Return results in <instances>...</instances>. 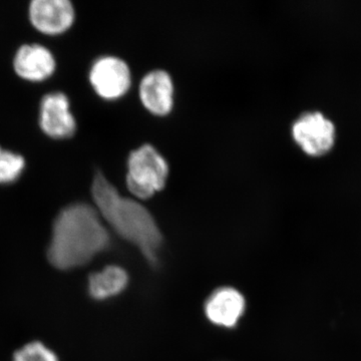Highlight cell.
<instances>
[{"instance_id":"7","label":"cell","mask_w":361,"mask_h":361,"mask_svg":"<svg viewBox=\"0 0 361 361\" xmlns=\"http://www.w3.org/2000/svg\"><path fill=\"white\" fill-rule=\"evenodd\" d=\"M28 16L35 30L47 35H58L70 30L75 13L68 0H33Z\"/></svg>"},{"instance_id":"10","label":"cell","mask_w":361,"mask_h":361,"mask_svg":"<svg viewBox=\"0 0 361 361\" xmlns=\"http://www.w3.org/2000/svg\"><path fill=\"white\" fill-rule=\"evenodd\" d=\"M174 85L167 71H149L140 85V97L147 110L154 115L165 116L174 104Z\"/></svg>"},{"instance_id":"4","label":"cell","mask_w":361,"mask_h":361,"mask_svg":"<svg viewBox=\"0 0 361 361\" xmlns=\"http://www.w3.org/2000/svg\"><path fill=\"white\" fill-rule=\"evenodd\" d=\"M129 66L116 56H102L97 59L90 71V82L92 89L104 99H116L130 90Z\"/></svg>"},{"instance_id":"12","label":"cell","mask_w":361,"mask_h":361,"mask_svg":"<svg viewBox=\"0 0 361 361\" xmlns=\"http://www.w3.org/2000/svg\"><path fill=\"white\" fill-rule=\"evenodd\" d=\"M25 168V160L20 154L0 146V184H9L18 179Z\"/></svg>"},{"instance_id":"1","label":"cell","mask_w":361,"mask_h":361,"mask_svg":"<svg viewBox=\"0 0 361 361\" xmlns=\"http://www.w3.org/2000/svg\"><path fill=\"white\" fill-rule=\"evenodd\" d=\"M108 230L94 207L73 203L65 207L52 225L47 257L61 270L80 267L109 248Z\"/></svg>"},{"instance_id":"5","label":"cell","mask_w":361,"mask_h":361,"mask_svg":"<svg viewBox=\"0 0 361 361\" xmlns=\"http://www.w3.org/2000/svg\"><path fill=\"white\" fill-rule=\"evenodd\" d=\"M292 135L306 154L322 156L334 147L336 127L322 113L304 114L294 123Z\"/></svg>"},{"instance_id":"2","label":"cell","mask_w":361,"mask_h":361,"mask_svg":"<svg viewBox=\"0 0 361 361\" xmlns=\"http://www.w3.org/2000/svg\"><path fill=\"white\" fill-rule=\"evenodd\" d=\"M92 196L99 216L122 238L137 246L148 262L156 265L163 237L148 209L121 195L102 172H97L92 180Z\"/></svg>"},{"instance_id":"9","label":"cell","mask_w":361,"mask_h":361,"mask_svg":"<svg viewBox=\"0 0 361 361\" xmlns=\"http://www.w3.org/2000/svg\"><path fill=\"white\" fill-rule=\"evenodd\" d=\"M56 68V59L49 49L40 44H25L13 59L16 75L28 82H42L51 77Z\"/></svg>"},{"instance_id":"6","label":"cell","mask_w":361,"mask_h":361,"mask_svg":"<svg viewBox=\"0 0 361 361\" xmlns=\"http://www.w3.org/2000/svg\"><path fill=\"white\" fill-rule=\"evenodd\" d=\"M40 129L54 139H68L77 130V122L71 111L70 99L63 92L45 94L40 102Z\"/></svg>"},{"instance_id":"11","label":"cell","mask_w":361,"mask_h":361,"mask_svg":"<svg viewBox=\"0 0 361 361\" xmlns=\"http://www.w3.org/2000/svg\"><path fill=\"white\" fill-rule=\"evenodd\" d=\"M129 283L127 271L120 266H106L103 270L90 275V295L96 300H106L122 293Z\"/></svg>"},{"instance_id":"8","label":"cell","mask_w":361,"mask_h":361,"mask_svg":"<svg viewBox=\"0 0 361 361\" xmlns=\"http://www.w3.org/2000/svg\"><path fill=\"white\" fill-rule=\"evenodd\" d=\"M245 307V299L238 290L232 287H222L207 299L205 314L213 324L233 329L239 322Z\"/></svg>"},{"instance_id":"3","label":"cell","mask_w":361,"mask_h":361,"mask_svg":"<svg viewBox=\"0 0 361 361\" xmlns=\"http://www.w3.org/2000/svg\"><path fill=\"white\" fill-rule=\"evenodd\" d=\"M169 165L151 145H142L130 152L128 159L127 187L140 199H149L166 186Z\"/></svg>"},{"instance_id":"13","label":"cell","mask_w":361,"mask_h":361,"mask_svg":"<svg viewBox=\"0 0 361 361\" xmlns=\"http://www.w3.org/2000/svg\"><path fill=\"white\" fill-rule=\"evenodd\" d=\"M13 361H59L58 355L39 341L26 344L13 355Z\"/></svg>"}]
</instances>
